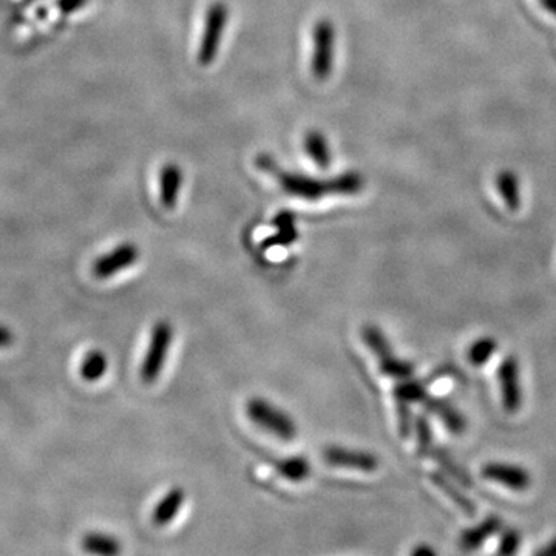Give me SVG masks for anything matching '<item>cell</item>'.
<instances>
[{"label": "cell", "mask_w": 556, "mask_h": 556, "mask_svg": "<svg viewBox=\"0 0 556 556\" xmlns=\"http://www.w3.org/2000/svg\"><path fill=\"white\" fill-rule=\"evenodd\" d=\"M172 340L173 329L169 322L163 320L153 326L149 348L141 365V379L146 384H153L163 373Z\"/></svg>", "instance_id": "277c9868"}, {"label": "cell", "mask_w": 556, "mask_h": 556, "mask_svg": "<svg viewBox=\"0 0 556 556\" xmlns=\"http://www.w3.org/2000/svg\"><path fill=\"white\" fill-rule=\"evenodd\" d=\"M277 472L289 481H305L311 475V464L303 456H291L277 462Z\"/></svg>", "instance_id": "ffe728a7"}, {"label": "cell", "mask_w": 556, "mask_h": 556, "mask_svg": "<svg viewBox=\"0 0 556 556\" xmlns=\"http://www.w3.org/2000/svg\"><path fill=\"white\" fill-rule=\"evenodd\" d=\"M380 371L385 374V376L393 377L397 380L410 379L414 374V365L408 360L399 359V357L393 356L390 359L384 360V362H379Z\"/></svg>", "instance_id": "484cf974"}, {"label": "cell", "mask_w": 556, "mask_h": 556, "mask_svg": "<svg viewBox=\"0 0 556 556\" xmlns=\"http://www.w3.org/2000/svg\"><path fill=\"white\" fill-rule=\"evenodd\" d=\"M13 343V331L8 326L0 325V348H10Z\"/></svg>", "instance_id": "f546056e"}, {"label": "cell", "mask_w": 556, "mask_h": 556, "mask_svg": "<svg viewBox=\"0 0 556 556\" xmlns=\"http://www.w3.org/2000/svg\"><path fill=\"white\" fill-rule=\"evenodd\" d=\"M323 459L333 467L354 468L359 472H376L379 467V459L362 450H350V448L329 447L323 451Z\"/></svg>", "instance_id": "9c48e42d"}, {"label": "cell", "mask_w": 556, "mask_h": 556, "mask_svg": "<svg viewBox=\"0 0 556 556\" xmlns=\"http://www.w3.org/2000/svg\"><path fill=\"white\" fill-rule=\"evenodd\" d=\"M519 546H521V533L515 529H507L506 532H502L498 553L499 555H513L518 552Z\"/></svg>", "instance_id": "83f0119b"}, {"label": "cell", "mask_w": 556, "mask_h": 556, "mask_svg": "<svg viewBox=\"0 0 556 556\" xmlns=\"http://www.w3.org/2000/svg\"><path fill=\"white\" fill-rule=\"evenodd\" d=\"M501 527L502 521L499 516H487L478 526L465 529L461 533V536H459V547L464 552H475L479 547L484 546L485 541L492 538L495 533H498Z\"/></svg>", "instance_id": "8fae6325"}, {"label": "cell", "mask_w": 556, "mask_h": 556, "mask_svg": "<svg viewBox=\"0 0 556 556\" xmlns=\"http://www.w3.org/2000/svg\"><path fill=\"white\" fill-rule=\"evenodd\" d=\"M499 192H501L502 198L506 201L507 206L516 211L519 206H521V198H519V187L518 181L513 175L507 173V175H502L498 181Z\"/></svg>", "instance_id": "4316f807"}, {"label": "cell", "mask_w": 556, "mask_h": 556, "mask_svg": "<svg viewBox=\"0 0 556 556\" xmlns=\"http://www.w3.org/2000/svg\"><path fill=\"white\" fill-rule=\"evenodd\" d=\"M431 482H433L451 502H455L456 506L468 516H475L476 515V504L472 498H468L467 495H464L461 489H459L458 485L455 482L450 481L444 473L441 472H434L430 475Z\"/></svg>", "instance_id": "5bb4252c"}, {"label": "cell", "mask_w": 556, "mask_h": 556, "mask_svg": "<svg viewBox=\"0 0 556 556\" xmlns=\"http://www.w3.org/2000/svg\"><path fill=\"white\" fill-rule=\"evenodd\" d=\"M229 21V8L223 2H215L207 8L206 19H204L203 38H201L200 51H198V62L203 67L211 65L217 58L220 50L221 38Z\"/></svg>", "instance_id": "3957f363"}, {"label": "cell", "mask_w": 556, "mask_h": 556, "mask_svg": "<svg viewBox=\"0 0 556 556\" xmlns=\"http://www.w3.org/2000/svg\"><path fill=\"white\" fill-rule=\"evenodd\" d=\"M109 370V360L102 351H90L81 363V377L87 382H96L106 376Z\"/></svg>", "instance_id": "ac0fdd59"}, {"label": "cell", "mask_w": 556, "mask_h": 556, "mask_svg": "<svg viewBox=\"0 0 556 556\" xmlns=\"http://www.w3.org/2000/svg\"><path fill=\"white\" fill-rule=\"evenodd\" d=\"M305 150L320 169H328L331 166V152H329L328 141L323 133L317 132V130L306 133Z\"/></svg>", "instance_id": "2e32d148"}, {"label": "cell", "mask_w": 556, "mask_h": 556, "mask_svg": "<svg viewBox=\"0 0 556 556\" xmlns=\"http://www.w3.org/2000/svg\"><path fill=\"white\" fill-rule=\"evenodd\" d=\"M498 351V340L485 336L475 340L467 351V360L473 367H482Z\"/></svg>", "instance_id": "7402d4cb"}, {"label": "cell", "mask_w": 556, "mask_h": 556, "mask_svg": "<svg viewBox=\"0 0 556 556\" xmlns=\"http://www.w3.org/2000/svg\"><path fill=\"white\" fill-rule=\"evenodd\" d=\"M427 396V384L419 382V380L405 379L404 382L394 388L396 401H404L408 404H421Z\"/></svg>", "instance_id": "603a6c76"}, {"label": "cell", "mask_w": 556, "mask_h": 556, "mask_svg": "<svg viewBox=\"0 0 556 556\" xmlns=\"http://www.w3.org/2000/svg\"><path fill=\"white\" fill-rule=\"evenodd\" d=\"M414 430H416L417 455L430 456L433 453V430H431L430 421L425 414H419L414 421Z\"/></svg>", "instance_id": "cb8c5ba5"}, {"label": "cell", "mask_w": 556, "mask_h": 556, "mask_svg": "<svg viewBox=\"0 0 556 556\" xmlns=\"http://www.w3.org/2000/svg\"><path fill=\"white\" fill-rule=\"evenodd\" d=\"M82 549L93 555L115 556L121 552V544L113 536L89 533L82 538Z\"/></svg>", "instance_id": "e0dca14e"}, {"label": "cell", "mask_w": 556, "mask_h": 556, "mask_svg": "<svg viewBox=\"0 0 556 556\" xmlns=\"http://www.w3.org/2000/svg\"><path fill=\"white\" fill-rule=\"evenodd\" d=\"M246 411L254 424L265 428L283 441H292L297 436V427L292 417L275 405L269 404L265 399H252Z\"/></svg>", "instance_id": "7a4b0ae2"}, {"label": "cell", "mask_w": 556, "mask_h": 556, "mask_svg": "<svg viewBox=\"0 0 556 556\" xmlns=\"http://www.w3.org/2000/svg\"><path fill=\"white\" fill-rule=\"evenodd\" d=\"M272 224L277 228V234L263 241V251H268V249L275 248V246L292 245V243L299 238V231L295 229V217L291 212H280V214L274 218Z\"/></svg>", "instance_id": "4fadbf2b"}, {"label": "cell", "mask_w": 556, "mask_h": 556, "mask_svg": "<svg viewBox=\"0 0 556 556\" xmlns=\"http://www.w3.org/2000/svg\"><path fill=\"white\" fill-rule=\"evenodd\" d=\"M431 456H433L434 461L438 462L439 467H441L450 478L455 479V481H458V484H462L464 487H472V476H468L464 468H462L455 459L451 458L448 451L442 450V448H434Z\"/></svg>", "instance_id": "d6986e66"}, {"label": "cell", "mask_w": 556, "mask_h": 556, "mask_svg": "<svg viewBox=\"0 0 556 556\" xmlns=\"http://www.w3.org/2000/svg\"><path fill=\"white\" fill-rule=\"evenodd\" d=\"M258 164L263 169L274 173L278 184L282 186L286 194L292 197L302 198V200L317 201L322 200L325 195L331 194V184L329 181H320L316 178L306 177L302 173L286 172L280 170L269 158H258Z\"/></svg>", "instance_id": "6da1fadb"}, {"label": "cell", "mask_w": 556, "mask_h": 556, "mask_svg": "<svg viewBox=\"0 0 556 556\" xmlns=\"http://www.w3.org/2000/svg\"><path fill=\"white\" fill-rule=\"evenodd\" d=\"M186 501V493L183 489H172L153 510V523L155 526L164 527L172 523L173 519L177 518Z\"/></svg>", "instance_id": "9a60e30c"}, {"label": "cell", "mask_w": 556, "mask_h": 556, "mask_svg": "<svg viewBox=\"0 0 556 556\" xmlns=\"http://www.w3.org/2000/svg\"><path fill=\"white\" fill-rule=\"evenodd\" d=\"M362 334L363 340L367 343L368 348L376 354L379 362H384V360L390 359V357L394 356L393 350H391L390 342H388L385 334L382 333L377 326H365Z\"/></svg>", "instance_id": "44dd1931"}, {"label": "cell", "mask_w": 556, "mask_h": 556, "mask_svg": "<svg viewBox=\"0 0 556 556\" xmlns=\"http://www.w3.org/2000/svg\"><path fill=\"white\" fill-rule=\"evenodd\" d=\"M413 555L414 556H434L436 555V552H434L433 549H431L430 546H425V544H422V546L417 547V549L413 550Z\"/></svg>", "instance_id": "1f68e13d"}, {"label": "cell", "mask_w": 556, "mask_h": 556, "mask_svg": "<svg viewBox=\"0 0 556 556\" xmlns=\"http://www.w3.org/2000/svg\"><path fill=\"white\" fill-rule=\"evenodd\" d=\"M536 556H556V538H553L549 544L546 546L541 547L540 550H536Z\"/></svg>", "instance_id": "4dcf8cb0"}, {"label": "cell", "mask_w": 556, "mask_h": 556, "mask_svg": "<svg viewBox=\"0 0 556 556\" xmlns=\"http://www.w3.org/2000/svg\"><path fill=\"white\" fill-rule=\"evenodd\" d=\"M336 58V28L328 19L317 22L314 28V53H312V75L317 81H326L333 72Z\"/></svg>", "instance_id": "5b68a950"}, {"label": "cell", "mask_w": 556, "mask_h": 556, "mask_svg": "<svg viewBox=\"0 0 556 556\" xmlns=\"http://www.w3.org/2000/svg\"><path fill=\"white\" fill-rule=\"evenodd\" d=\"M331 184V194L336 195H356L363 189L362 175L357 172H345L334 180H329Z\"/></svg>", "instance_id": "d4e9b609"}, {"label": "cell", "mask_w": 556, "mask_h": 556, "mask_svg": "<svg viewBox=\"0 0 556 556\" xmlns=\"http://www.w3.org/2000/svg\"><path fill=\"white\" fill-rule=\"evenodd\" d=\"M481 475L487 481L504 485L507 489L515 490V492H523V490L529 489L530 484H532V476L526 468L515 464H506V462L485 464L482 467Z\"/></svg>", "instance_id": "52a82bcc"}, {"label": "cell", "mask_w": 556, "mask_h": 556, "mask_svg": "<svg viewBox=\"0 0 556 556\" xmlns=\"http://www.w3.org/2000/svg\"><path fill=\"white\" fill-rule=\"evenodd\" d=\"M397 425L401 431L402 438H408L413 430V416H411V404L397 401Z\"/></svg>", "instance_id": "f1b7e54d"}, {"label": "cell", "mask_w": 556, "mask_h": 556, "mask_svg": "<svg viewBox=\"0 0 556 556\" xmlns=\"http://www.w3.org/2000/svg\"><path fill=\"white\" fill-rule=\"evenodd\" d=\"M422 404L425 405L428 411L436 414V416L441 419L442 424L448 428L450 433L456 434V436L464 433L465 428H467V421H465L464 414H462L455 405L451 404L450 401H447V399H439V397H433L428 394Z\"/></svg>", "instance_id": "30bf717a"}, {"label": "cell", "mask_w": 556, "mask_h": 556, "mask_svg": "<svg viewBox=\"0 0 556 556\" xmlns=\"http://www.w3.org/2000/svg\"><path fill=\"white\" fill-rule=\"evenodd\" d=\"M498 380L502 407L506 413H518L523 407V387H521V368L515 356L504 357L498 368Z\"/></svg>", "instance_id": "8992f818"}, {"label": "cell", "mask_w": 556, "mask_h": 556, "mask_svg": "<svg viewBox=\"0 0 556 556\" xmlns=\"http://www.w3.org/2000/svg\"><path fill=\"white\" fill-rule=\"evenodd\" d=\"M139 249L133 243H123L116 246L109 254L102 255L93 263V275L96 278H110L118 274L119 271L130 268L138 262Z\"/></svg>", "instance_id": "ba28073f"}, {"label": "cell", "mask_w": 556, "mask_h": 556, "mask_svg": "<svg viewBox=\"0 0 556 556\" xmlns=\"http://www.w3.org/2000/svg\"><path fill=\"white\" fill-rule=\"evenodd\" d=\"M183 172L177 164H167L160 173V200L166 209H175L180 197Z\"/></svg>", "instance_id": "7c38bea8"}]
</instances>
